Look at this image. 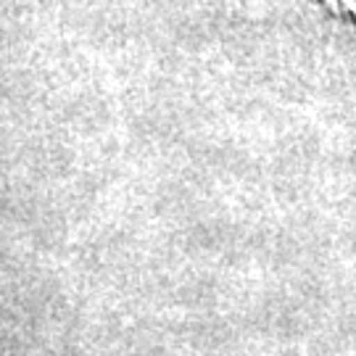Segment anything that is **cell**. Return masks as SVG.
Wrapping results in <instances>:
<instances>
[{"label":"cell","mask_w":356,"mask_h":356,"mask_svg":"<svg viewBox=\"0 0 356 356\" xmlns=\"http://www.w3.org/2000/svg\"><path fill=\"white\" fill-rule=\"evenodd\" d=\"M325 8L338 19H351L356 24V0H322Z\"/></svg>","instance_id":"obj_1"}]
</instances>
